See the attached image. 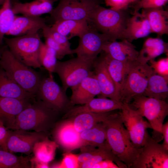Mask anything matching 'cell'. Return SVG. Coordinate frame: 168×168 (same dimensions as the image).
I'll use <instances>...</instances> for the list:
<instances>
[{"instance_id":"obj_25","label":"cell","mask_w":168,"mask_h":168,"mask_svg":"<svg viewBox=\"0 0 168 168\" xmlns=\"http://www.w3.org/2000/svg\"><path fill=\"white\" fill-rule=\"evenodd\" d=\"M109 72L116 86L120 98V92L129 69L130 62L118 60L113 58L102 51Z\"/></svg>"},{"instance_id":"obj_21","label":"cell","mask_w":168,"mask_h":168,"mask_svg":"<svg viewBox=\"0 0 168 168\" xmlns=\"http://www.w3.org/2000/svg\"><path fill=\"white\" fill-rule=\"evenodd\" d=\"M46 25L45 20L40 16H15L7 35L19 36L38 32Z\"/></svg>"},{"instance_id":"obj_26","label":"cell","mask_w":168,"mask_h":168,"mask_svg":"<svg viewBox=\"0 0 168 168\" xmlns=\"http://www.w3.org/2000/svg\"><path fill=\"white\" fill-rule=\"evenodd\" d=\"M0 96L20 100L36 99L35 95L26 91L10 78L1 67Z\"/></svg>"},{"instance_id":"obj_43","label":"cell","mask_w":168,"mask_h":168,"mask_svg":"<svg viewBox=\"0 0 168 168\" xmlns=\"http://www.w3.org/2000/svg\"><path fill=\"white\" fill-rule=\"evenodd\" d=\"M97 147L90 145L80 147V152L77 154L79 165L90 159L94 154Z\"/></svg>"},{"instance_id":"obj_34","label":"cell","mask_w":168,"mask_h":168,"mask_svg":"<svg viewBox=\"0 0 168 168\" xmlns=\"http://www.w3.org/2000/svg\"><path fill=\"white\" fill-rule=\"evenodd\" d=\"M31 168L28 157L18 156L2 149H0V168Z\"/></svg>"},{"instance_id":"obj_15","label":"cell","mask_w":168,"mask_h":168,"mask_svg":"<svg viewBox=\"0 0 168 168\" xmlns=\"http://www.w3.org/2000/svg\"><path fill=\"white\" fill-rule=\"evenodd\" d=\"M71 89L72 93L70 100L73 106L85 104L101 93L100 88L94 71L92 74Z\"/></svg>"},{"instance_id":"obj_48","label":"cell","mask_w":168,"mask_h":168,"mask_svg":"<svg viewBox=\"0 0 168 168\" xmlns=\"http://www.w3.org/2000/svg\"><path fill=\"white\" fill-rule=\"evenodd\" d=\"M2 49H3V47L2 48H0V58L1 57V54H2Z\"/></svg>"},{"instance_id":"obj_44","label":"cell","mask_w":168,"mask_h":168,"mask_svg":"<svg viewBox=\"0 0 168 168\" xmlns=\"http://www.w3.org/2000/svg\"><path fill=\"white\" fill-rule=\"evenodd\" d=\"M8 130L0 121V147L6 151H8L6 145Z\"/></svg>"},{"instance_id":"obj_19","label":"cell","mask_w":168,"mask_h":168,"mask_svg":"<svg viewBox=\"0 0 168 168\" xmlns=\"http://www.w3.org/2000/svg\"><path fill=\"white\" fill-rule=\"evenodd\" d=\"M54 138L56 142L66 152L81 147L80 133L74 128L72 121L65 122L58 125L55 129Z\"/></svg>"},{"instance_id":"obj_8","label":"cell","mask_w":168,"mask_h":168,"mask_svg":"<svg viewBox=\"0 0 168 168\" xmlns=\"http://www.w3.org/2000/svg\"><path fill=\"white\" fill-rule=\"evenodd\" d=\"M131 101L129 105L147 119L154 133L162 136V126L168 114V104L165 100L140 95Z\"/></svg>"},{"instance_id":"obj_31","label":"cell","mask_w":168,"mask_h":168,"mask_svg":"<svg viewBox=\"0 0 168 168\" xmlns=\"http://www.w3.org/2000/svg\"><path fill=\"white\" fill-rule=\"evenodd\" d=\"M112 112L101 113L84 112L79 114L73 117L74 119L72 122L74 127L80 133L102 122Z\"/></svg>"},{"instance_id":"obj_3","label":"cell","mask_w":168,"mask_h":168,"mask_svg":"<svg viewBox=\"0 0 168 168\" xmlns=\"http://www.w3.org/2000/svg\"><path fill=\"white\" fill-rule=\"evenodd\" d=\"M58 113L36 99L17 115L12 129L45 132L51 127Z\"/></svg>"},{"instance_id":"obj_7","label":"cell","mask_w":168,"mask_h":168,"mask_svg":"<svg viewBox=\"0 0 168 168\" xmlns=\"http://www.w3.org/2000/svg\"><path fill=\"white\" fill-rule=\"evenodd\" d=\"M94 61L77 56L65 61L57 60L53 72L58 75L62 87L66 91L93 73L91 70Z\"/></svg>"},{"instance_id":"obj_29","label":"cell","mask_w":168,"mask_h":168,"mask_svg":"<svg viewBox=\"0 0 168 168\" xmlns=\"http://www.w3.org/2000/svg\"><path fill=\"white\" fill-rule=\"evenodd\" d=\"M144 96L165 100L168 96V77L154 72L150 77Z\"/></svg>"},{"instance_id":"obj_28","label":"cell","mask_w":168,"mask_h":168,"mask_svg":"<svg viewBox=\"0 0 168 168\" xmlns=\"http://www.w3.org/2000/svg\"><path fill=\"white\" fill-rule=\"evenodd\" d=\"M51 28L68 39L75 36L79 37L89 28L86 20H66L54 22Z\"/></svg>"},{"instance_id":"obj_14","label":"cell","mask_w":168,"mask_h":168,"mask_svg":"<svg viewBox=\"0 0 168 168\" xmlns=\"http://www.w3.org/2000/svg\"><path fill=\"white\" fill-rule=\"evenodd\" d=\"M8 130L6 145L8 152L29 155L33 152L37 142L47 138L45 132H28L22 129Z\"/></svg>"},{"instance_id":"obj_38","label":"cell","mask_w":168,"mask_h":168,"mask_svg":"<svg viewBox=\"0 0 168 168\" xmlns=\"http://www.w3.org/2000/svg\"><path fill=\"white\" fill-rule=\"evenodd\" d=\"M168 0H139L133 4V12L142 9L163 7Z\"/></svg>"},{"instance_id":"obj_12","label":"cell","mask_w":168,"mask_h":168,"mask_svg":"<svg viewBox=\"0 0 168 168\" xmlns=\"http://www.w3.org/2000/svg\"><path fill=\"white\" fill-rule=\"evenodd\" d=\"M130 168H168V150L148 134L141 152Z\"/></svg>"},{"instance_id":"obj_27","label":"cell","mask_w":168,"mask_h":168,"mask_svg":"<svg viewBox=\"0 0 168 168\" xmlns=\"http://www.w3.org/2000/svg\"><path fill=\"white\" fill-rule=\"evenodd\" d=\"M168 44L159 37H149L144 42L142 47L139 51L138 59L147 63L165 53L168 54Z\"/></svg>"},{"instance_id":"obj_13","label":"cell","mask_w":168,"mask_h":168,"mask_svg":"<svg viewBox=\"0 0 168 168\" xmlns=\"http://www.w3.org/2000/svg\"><path fill=\"white\" fill-rule=\"evenodd\" d=\"M78 44L72 49L73 54L86 60L94 61L103 50L108 37L89 25V28L79 37Z\"/></svg>"},{"instance_id":"obj_46","label":"cell","mask_w":168,"mask_h":168,"mask_svg":"<svg viewBox=\"0 0 168 168\" xmlns=\"http://www.w3.org/2000/svg\"><path fill=\"white\" fill-rule=\"evenodd\" d=\"M118 168L111 160H105L100 162L94 165L92 168Z\"/></svg>"},{"instance_id":"obj_4","label":"cell","mask_w":168,"mask_h":168,"mask_svg":"<svg viewBox=\"0 0 168 168\" xmlns=\"http://www.w3.org/2000/svg\"><path fill=\"white\" fill-rule=\"evenodd\" d=\"M0 67L10 78L26 91L35 95L42 78L38 72L17 60L7 47H3Z\"/></svg>"},{"instance_id":"obj_42","label":"cell","mask_w":168,"mask_h":168,"mask_svg":"<svg viewBox=\"0 0 168 168\" xmlns=\"http://www.w3.org/2000/svg\"><path fill=\"white\" fill-rule=\"evenodd\" d=\"M136 0H105L106 5L116 10H126Z\"/></svg>"},{"instance_id":"obj_23","label":"cell","mask_w":168,"mask_h":168,"mask_svg":"<svg viewBox=\"0 0 168 168\" xmlns=\"http://www.w3.org/2000/svg\"><path fill=\"white\" fill-rule=\"evenodd\" d=\"M147 19L151 32L158 37L168 34V12L163 7L142 9L141 13Z\"/></svg>"},{"instance_id":"obj_22","label":"cell","mask_w":168,"mask_h":168,"mask_svg":"<svg viewBox=\"0 0 168 168\" xmlns=\"http://www.w3.org/2000/svg\"><path fill=\"white\" fill-rule=\"evenodd\" d=\"M57 0H35L24 3L15 2L12 6V8L15 14L40 16L44 14L49 13L53 9L54 3Z\"/></svg>"},{"instance_id":"obj_6","label":"cell","mask_w":168,"mask_h":168,"mask_svg":"<svg viewBox=\"0 0 168 168\" xmlns=\"http://www.w3.org/2000/svg\"><path fill=\"white\" fill-rule=\"evenodd\" d=\"M154 72L147 63L142 62L138 58L132 61L120 92L121 101L129 104L135 97L142 95L148 80Z\"/></svg>"},{"instance_id":"obj_32","label":"cell","mask_w":168,"mask_h":168,"mask_svg":"<svg viewBox=\"0 0 168 168\" xmlns=\"http://www.w3.org/2000/svg\"><path fill=\"white\" fill-rule=\"evenodd\" d=\"M58 147L56 142L50 141L47 138L35 144L33 151L34 156L30 160L48 163L54 159Z\"/></svg>"},{"instance_id":"obj_40","label":"cell","mask_w":168,"mask_h":168,"mask_svg":"<svg viewBox=\"0 0 168 168\" xmlns=\"http://www.w3.org/2000/svg\"><path fill=\"white\" fill-rule=\"evenodd\" d=\"M79 166L77 155L70 152H66L63 154V158L61 162L53 166L52 167L77 168H79Z\"/></svg>"},{"instance_id":"obj_49","label":"cell","mask_w":168,"mask_h":168,"mask_svg":"<svg viewBox=\"0 0 168 168\" xmlns=\"http://www.w3.org/2000/svg\"><path fill=\"white\" fill-rule=\"evenodd\" d=\"M139 0H136V2H136L138 1Z\"/></svg>"},{"instance_id":"obj_41","label":"cell","mask_w":168,"mask_h":168,"mask_svg":"<svg viewBox=\"0 0 168 168\" xmlns=\"http://www.w3.org/2000/svg\"><path fill=\"white\" fill-rule=\"evenodd\" d=\"M150 66L155 73L158 75L168 77V57L162 58L157 61L150 60Z\"/></svg>"},{"instance_id":"obj_9","label":"cell","mask_w":168,"mask_h":168,"mask_svg":"<svg viewBox=\"0 0 168 168\" xmlns=\"http://www.w3.org/2000/svg\"><path fill=\"white\" fill-rule=\"evenodd\" d=\"M66 92L55 81L52 73L49 74V77L42 78L35 95V98L58 112H67L73 106Z\"/></svg>"},{"instance_id":"obj_18","label":"cell","mask_w":168,"mask_h":168,"mask_svg":"<svg viewBox=\"0 0 168 168\" xmlns=\"http://www.w3.org/2000/svg\"><path fill=\"white\" fill-rule=\"evenodd\" d=\"M123 104V102L105 97L94 98L85 104L78 107H73L66 112L63 118L73 117L84 112L101 113L120 110Z\"/></svg>"},{"instance_id":"obj_39","label":"cell","mask_w":168,"mask_h":168,"mask_svg":"<svg viewBox=\"0 0 168 168\" xmlns=\"http://www.w3.org/2000/svg\"><path fill=\"white\" fill-rule=\"evenodd\" d=\"M42 30L43 36H49L59 44L67 47L71 48V44L69 41V39L67 36L53 30L51 27L47 25Z\"/></svg>"},{"instance_id":"obj_47","label":"cell","mask_w":168,"mask_h":168,"mask_svg":"<svg viewBox=\"0 0 168 168\" xmlns=\"http://www.w3.org/2000/svg\"><path fill=\"white\" fill-rule=\"evenodd\" d=\"M5 1V0H0V5H2Z\"/></svg>"},{"instance_id":"obj_35","label":"cell","mask_w":168,"mask_h":168,"mask_svg":"<svg viewBox=\"0 0 168 168\" xmlns=\"http://www.w3.org/2000/svg\"><path fill=\"white\" fill-rule=\"evenodd\" d=\"M0 9V45L2 44L4 35L10 30L15 15L10 0H5Z\"/></svg>"},{"instance_id":"obj_20","label":"cell","mask_w":168,"mask_h":168,"mask_svg":"<svg viewBox=\"0 0 168 168\" xmlns=\"http://www.w3.org/2000/svg\"><path fill=\"white\" fill-rule=\"evenodd\" d=\"M102 51L114 59L124 62L136 59L139 55L134 45L126 40L108 41L104 45Z\"/></svg>"},{"instance_id":"obj_36","label":"cell","mask_w":168,"mask_h":168,"mask_svg":"<svg viewBox=\"0 0 168 168\" xmlns=\"http://www.w3.org/2000/svg\"><path fill=\"white\" fill-rule=\"evenodd\" d=\"M39 59L41 66L44 67L49 74L53 72L57 61L56 53L53 49L43 42L39 50Z\"/></svg>"},{"instance_id":"obj_1","label":"cell","mask_w":168,"mask_h":168,"mask_svg":"<svg viewBox=\"0 0 168 168\" xmlns=\"http://www.w3.org/2000/svg\"><path fill=\"white\" fill-rule=\"evenodd\" d=\"M107 141L113 153L127 166L130 168L141 152L132 143L118 113L112 112L102 121Z\"/></svg>"},{"instance_id":"obj_24","label":"cell","mask_w":168,"mask_h":168,"mask_svg":"<svg viewBox=\"0 0 168 168\" xmlns=\"http://www.w3.org/2000/svg\"><path fill=\"white\" fill-rule=\"evenodd\" d=\"M133 14L128 20L125 32V40L131 42L134 40L146 37L151 33L146 18L138 12Z\"/></svg>"},{"instance_id":"obj_11","label":"cell","mask_w":168,"mask_h":168,"mask_svg":"<svg viewBox=\"0 0 168 168\" xmlns=\"http://www.w3.org/2000/svg\"><path fill=\"white\" fill-rule=\"evenodd\" d=\"M100 4L98 0H59L49 13L54 22L63 20H86L93 10Z\"/></svg>"},{"instance_id":"obj_37","label":"cell","mask_w":168,"mask_h":168,"mask_svg":"<svg viewBox=\"0 0 168 168\" xmlns=\"http://www.w3.org/2000/svg\"><path fill=\"white\" fill-rule=\"evenodd\" d=\"M45 39V44L53 49L55 52L57 59L61 60L65 56L73 54L72 49L61 45L55 41L51 37L44 35Z\"/></svg>"},{"instance_id":"obj_33","label":"cell","mask_w":168,"mask_h":168,"mask_svg":"<svg viewBox=\"0 0 168 168\" xmlns=\"http://www.w3.org/2000/svg\"><path fill=\"white\" fill-rule=\"evenodd\" d=\"M105 160L113 161L116 164L118 168H127L113 153L108 143L103 146L97 147L92 157L80 164L79 168H92L95 165Z\"/></svg>"},{"instance_id":"obj_17","label":"cell","mask_w":168,"mask_h":168,"mask_svg":"<svg viewBox=\"0 0 168 168\" xmlns=\"http://www.w3.org/2000/svg\"><path fill=\"white\" fill-rule=\"evenodd\" d=\"M35 100L0 96V121L7 129H12L17 115Z\"/></svg>"},{"instance_id":"obj_30","label":"cell","mask_w":168,"mask_h":168,"mask_svg":"<svg viewBox=\"0 0 168 168\" xmlns=\"http://www.w3.org/2000/svg\"><path fill=\"white\" fill-rule=\"evenodd\" d=\"M80 137L81 147L90 145L98 147L108 143L105 129L102 122L80 133Z\"/></svg>"},{"instance_id":"obj_45","label":"cell","mask_w":168,"mask_h":168,"mask_svg":"<svg viewBox=\"0 0 168 168\" xmlns=\"http://www.w3.org/2000/svg\"><path fill=\"white\" fill-rule=\"evenodd\" d=\"M161 133L164 141L162 144L164 148L168 150V122L162 124Z\"/></svg>"},{"instance_id":"obj_2","label":"cell","mask_w":168,"mask_h":168,"mask_svg":"<svg viewBox=\"0 0 168 168\" xmlns=\"http://www.w3.org/2000/svg\"><path fill=\"white\" fill-rule=\"evenodd\" d=\"M126 10H116L98 5L90 14L89 25L105 35L109 41L125 40V32L129 14Z\"/></svg>"},{"instance_id":"obj_16","label":"cell","mask_w":168,"mask_h":168,"mask_svg":"<svg viewBox=\"0 0 168 168\" xmlns=\"http://www.w3.org/2000/svg\"><path fill=\"white\" fill-rule=\"evenodd\" d=\"M100 54L93 64V71L101 90L100 96L121 101L115 84L107 69L102 52Z\"/></svg>"},{"instance_id":"obj_10","label":"cell","mask_w":168,"mask_h":168,"mask_svg":"<svg viewBox=\"0 0 168 168\" xmlns=\"http://www.w3.org/2000/svg\"><path fill=\"white\" fill-rule=\"evenodd\" d=\"M118 113L128 133L134 146L140 149L143 146L148 134L147 129L152 128L148 122L141 114L132 108L129 104L123 101Z\"/></svg>"},{"instance_id":"obj_5","label":"cell","mask_w":168,"mask_h":168,"mask_svg":"<svg viewBox=\"0 0 168 168\" xmlns=\"http://www.w3.org/2000/svg\"><path fill=\"white\" fill-rule=\"evenodd\" d=\"M3 41L11 52L20 62L34 68L41 67L39 54L42 42L38 32L12 38L4 37Z\"/></svg>"}]
</instances>
